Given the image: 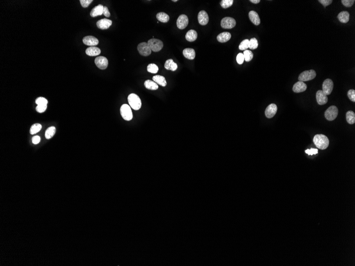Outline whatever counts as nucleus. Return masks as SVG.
Returning a JSON list of instances; mask_svg holds the SVG:
<instances>
[{
	"instance_id": "obj_41",
	"label": "nucleus",
	"mask_w": 355,
	"mask_h": 266,
	"mask_svg": "<svg viewBox=\"0 0 355 266\" xmlns=\"http://www.w3.org/2000/svg\"><path fill=\"white\" fill-rule=\"evenodd\" d=\"M47 108V105H38L36 110L38 112L42 113L45 111L46 110Z\"/></svg>"
},
{
	"instance_id": "obj_13",
	"label": "nucleus",
	"mask_w": 355,
	"mask_h": 266,
	"mask_svg": "<svg viewBox=\"0 0 355 266\" xmlns=\"http://www.w3.org/2000/svg\"><path fill=\"white\" fill-rule=\"evenodd\" d=\"M316 100L320 105L326 104L328 101V98L326 94L322 90H318L316 93Z\"/></svg>"
},
{
	"instance_id": "obj_20",
	"label": "nucleus",
	"mask_w": 355,
	"mask_h": 266,
	"mask_svg": "<svg viewBox=\"0 0 355 266\" xmlns=\"http://www.w3.org/2000/svg\"><path fill=\"white\" fill-rule=\"evenodd\" d=\"M101 52L100 48L95 46H91L86 50V53L90 56H97L100 54Z\"/></svg>"
},
{
	"instance_id": "obj_47",
	"label": "nucleus",
	"mask_w": 355,
	"mask_h": 266,
	"mask_svg": "<svg viewBox=\"0 0 355 266\" xmlns=\"http://www.w3.org/2000/svg\"><path fill=\"white\" fill-rule=\"evenodd\" d=\"M250 2H252L253 3H254V4H257L261 2V1L260 0H250Z\"/></svg>"
},
{
	"instance_id": "obj_35",
	"label": "nucleus",
	"mask_w": 355,
	"mask_h": 266,
	"mask_svg": "<svg viewBox=\"0 0 355 266\" xmlns=\"http://www.w3.org/2000/svg\"><path fill=\"white\" fill-rule=\"evenodd\" d=\"M147 71L152 73H156L158 71V68L156 65L153 63L150 64L147 66Z\"/></svg>"
},
{
	"instance_id": "obj_34",
	"label": "nucleus",
	"mask_w": 355,
	"mask_h": 266,
	"mask_svg": "<svg viewBox=\"0 0 355 266\" xmlns=\"http://www.w3.org/2000/svg\"><path fill=\"white\" fill-rule=\"evenodd\" d=\"M233 3V0H222L220 2V4L223 8H228L232 5Z\"/></svg>"
},
{
	"instance_id": "obj_38",
	"label": "nucleus",
	"mask_w": 355,
	"mask_h": 266,
	"mask_svg": "<svg viewBox=\"0 0 355 266\" xmlns=\"http://www.w3.org/2000/svg\"><path fill=\"white\" fill-rule=\"evenodd\" d=\"M348 97H349V100H351L352 102H355V90L350 89L349 90L348 92Z\"/></svg>"
},
{
	"instance_id": "obj_5",
	"label": "nucleus",
	"mask_w": 355,
	"mask_h": 266,
	"mask_svg": "<svg viewBox=\"0 0 355 266\" xmlns=\"http://www.w3.org/2000/svg\"><path fill=\"white\" fill-rule=\"evenodd\" d=\"M151 50L154 52H158L163 47V43L160 40L152 38L149 40L147 43Z\"/></svg>"
},
{
	"instance_id": "obj_46",
	"label": "nucleus",
	"mask_w": 355,
	"mask_h": 266,
	"mask_svg": "<svg viewBox=\"0 0 355 266\" xmlns=\"http://www.w3.org/2000/svg\"><path fill=\"white\" fill-rule=\"evenodd\" d=\"M103 15H104L105 17L108 18V17H110V13L109 12L108 8L106 6H104V9H103Z\"/></svg>"
},
{
	"instance_id": "obj_17",
	"label": "nucleus",
	"mask_w": 355,
	"mask_h": 266,
	"mask_svg": "<svg viewBox=\"0 0 355 266\" xmlns=\"http://www.w3.org/2000/svg\"><path fill=\"white\" fill-rule=\"evenodd\" d=\"M307 89V85L305 82L302 81H298L295 83L293 88V92L296 93H299L305 91Z\"/></svg>"
},
{
	"instance_id": "obj_10",
	"label": "nucleus",
	"mask_w": 355,
	"mask_h": 266,
	"mask_svg": "<svg viewBox=\"0 0 355 266\" xmlns=\"http://www.w3.org/2000/svg\"><path fill=\"white\" fill-rule=\"evenodd\" d=\"M96 65L101 70H105L108 66V60L104 56H98L95 60Z\"/></svg>"
},
{
	"instance_id": "obj_4",
	"label": "nucleus",
	"mask_w": 355,
	"mask_h": 266,
	"mask_svg": "<svg viewBox=\"0 0 355 266\" xmlns=\"http://www.w3.org/2000/svg\"><path fill=\"white\" fill-rule=\"evenodd\" d=\"M339 110L335 106H331L325 112V117L328 121H333L336 119L338 115Z\"/></svg>"
},
{
	"instance_id": "obj_23",
	"label": "nucleus",
	"mask_w": 355,
	"mask_h": 266,
	"mask_svg": "<svg viewBox=\"0 0 355 266\" xmlns=\"http://www.w3.org/2000/svg\"><path fill=\"white\" fill-rule=\"evenodd\" d=\"M164 67L168 70L175 71L178 68V65L176 63L173 62L172 59H169L165 63Z\"/></svg>"
},
{
	"instance_id": "obj_33",
	"label": "nucleus",
	"mask_w": 355,
	"mask_h": 266,
	"mask_svg": "<svg viewBox=\"0 0 355 266\" xmlns=\"http://www.w3.org/2000/svg\"><path fill=\"white\" fill-rule=\"evenodd\" d=\"M258 46L257 40L255 38H252L251 40H249V48L251 50H255L257 48Z\"/></svg>"
},
{
	"instance_id": "obj_16",
	"label": "nucleus",
	"mask_w": 355,
	"mask_h": 266,
	"mask_svg": "<svg viewBox=\"0 0 355 266\" xmlns=\"http://www.w3.org/2000/svg\"><path fill=\"white\" fill-rule=\"evenodd\" d=\"M112 21L108 19H102L97 22L96 25L99 29L105 30L109 28L112 25Z\"/></svg>"
},
{
	"instance_id": "obj_40",
	"label": "nucleus",
	"mask_w": 355,
	"mask_h": 266,
	"mask_svg": "<svg viewBox=\"0 0 355 266\" xmlns=\"http://www.w3.org/2000/svg\"><path fill=\"white\" fill-rule=\"evenodd\" d=\"M355 0H342L341 2L346 7H351L355 3Z\"/></svg>"
},
{
	"instance_id": "obj_21",
	"label": "nucleus",
	"mask_w": 355,
	"mask_h": 266,
	"mask_svg": "<svg viewBox=\"0 0 355 266\" xmlns=\"http://www.w3.org/2000/svg\"><path fill=\"white\" fill-rule=\"evenodd\" d=\"M183 54L186 58L189 60H191L195 58V52L193 48H185V50L183 51Z\"/></svg>"
},
{
	"instance_id": "obj_2",
	"label": "nucleus",
	"mask_w": 355,
	"mask_h": 266,
	"mask_svg": "<svg viewBox=\"0 0 355 266\" xmlns=\"http://www.w3.org/2000/svg\"><path fill=\"white\" fill-rule=\"evenodd\" d=\"M128 101L130 106L135 110H139L141 108V100L136 94H131L128 97Z\"/></svg>"
},
{
	"instance_id": "obj_25",
	"label": "nucleus",
	"mask_w": 355,
	"mask_h": 266,
	"mask_svg": "<svg viewBox=\"0 0 355 266\" xmlns=\"http://www.w3.org/2000/svg\"><path fill=\"white\" fill-rule=\"evenodd\" d=\"M197 33L195 30L191 29L188 31L186 33V39L188 42H193L197 39Z\"/></svg>"
},
{
	"instance_id": "obj_31",
	"label": "nucleus",
	"mask_w": 355,
	"mask_h": 266,
	"mask_svg": "<svg viewBox=\"0 0 355 266\" xmlns=\"http://www.w3.org/2000/svg\"><path fill=\"white\" fill-rule=\"evenodd\" d=\"M42 125L40 124L39 123H36V124H34L31 126L30 128V133L31 135H34L36 133H37L39 131H41V130L42 129Z\"/></svg>"
},
{
	"instance_id": "obj_22",
	"label": "nucleus",
	"mask_w": 355,
	"mask_h": 266,
	"mask_svg": "<svg viewBox=\"0 0 355 266\" xmlns=\"http://www.w3.org/2000/svg\"><path fill=\"white\" fill-rule=\"evenodd\" d=\"M231 35L229 32H223L217 36V40L220 43H225L230 40Z\"/></svg>"
},
{
	"instance_id": "obj_9",
	"label": "nucleus",
	"mask_w": 355,
	"mask_h": 266,
	"mask_svg": "<svg viewBox=\"0 0 355 266\" xmlns=\"http://www.w3.org/2000/svg\"><path fill=\"white\" fill-rule=\"evenodd\" d=\"M323 92H324L326 95H329L331 94L333 89V82L332 80L330 79H327L323 82L322 85Z\"/></svg>"
},
{
	"instance_id": "obj_14",
	"label": "nucleus",
	"mask_w": 355,
	"mask_h": 266,
	"mask_svg": "<svg viewBox=\"0 0 355 266\" xmlns=\"http://www.w3.org/2000/svg\"><path fill=\"white\" fill-rule=\"evenodd\" d=\"M83 44L90 46H95L98 44V40L92 36H87L83 38Z\"/></svg>"
},
{
	"instance_id": "obj_45",
	"label": "nucleus",
	"mask_w": 355,
	"mask_h": 266,
	"mask_svg": "<svg viewBox=\"0 0 355 266\" xmlns=\"http://www.w3.org/2000/svg\"><path fill=\"white\" fill-rule=\"evenodd\" d=\"M40 141H41V138L40 137V136L36 135V136H34L32 138V142L35 145H37V144H39Z\"/></svg>"
},
{
	"instance_id": "obj_7",
	"label": "nucleus",
	"mask_w": 355,
	"mask_h": 266,
	"mask_svg": "<svg viewBox=\"0 0 355 266\" xmlns=\"http://www.w3.org/2000/svg\"><path fill=\"white\" fill-rule=\"evenodd\" d=\"M137 50L138 51L139 54L142 56H149L152 53V50H151V48L148 45L147 43H146V42H142L141 43L138 44V47H137Z\"/></svg>"
},
{
	"instance_id": "obj_28",
	"label": "nucleus",
	"mask_w": 355,
	"mask_h": 266,
	"mask_svg": "<svg viewBox=\"0 0 355 266\" xmlns=\"http://www.w3.org/2000/svg\"><path fill=\"white\" fill-rule=\"evenodd\" d=\"M156 18L158 19V21H161V23H168L170 20V17L169 16V15H167L165 13L162 12L158 13V14L156 15Z\"/></svg>"
},
{
	"instance_id": "obj_24",
	"label": "nucleus",
	"mask_w": 355,
	"mask_h": 266,
	"mask_svg": "<svg viewBox=\"0 0 355 266\" xmlns=\"http://www.w3.org/2000/svg\"><path fill=\"white\" fill-rule=\"evenodd\" d=\"M349 17L350 15L348 11H342L338 16V19L341 23H346L349 21Z\"/></svg>"
},
{
	"instance_id": "obj_43",
	"label": "nucleus",
	"mask_w": 355,
	"mask_h": 266,
	"mask_svg": "<svg viewBox=\"0 0 355 266\" xmlns=\"http://www.w3.org/2000/svg\"><path fill=\"white\" fill-rule=\"evenodd\" d=\"M305 152L309 155H315L318 153V149H315V148H311V149H307L305 150Z\"/></svg>"
},
{
	"instance_id": "obj_37",
	"label": "nucleus",
	"mask_w": 355,
	"mask_h": 266,
	"mask_svg": "<svg viewBox=\"0 0 355 266\" xmlns=\"http://www.w3.org/2000/svg\"><path fill=\"white\" fill-rule=\"evenodd\" d=\"M36 104L37 105H47L48 104V100L44 97H40L36 100Z\"/></svg>"
},
{
	"instance_id": "obj_19",
	"label": "nucleus",
	"mask_w": 355,
	"mask_h": 266,
	"mask_svg": "<svg viewBox=\"0 0 355 266\" xmlns=\"http://www.w3.org/2000/svg\"><path fill=\"white\" fill-rule=\"evenodd\" d=\"M249 18L250 20L254 25L258 26L261 23V20L257 13L255 11H251L249 13Z\"/></svg>"
},
{
	"instance_id": "obj_3",
	"label": "nucleus",
	"mask_w": 355,
	"mask_h": 266,
	"mask_svg": "<svg viewBox=\"0 0 355 266\" xmlns=\"http://www.w3.org/2000/svg\"><path fill=\"white\" fill-rule=\"evenodd\" d=\"M121 115L126 121H130L133 117L131 107L127 104H123L120 108Z\"/></svg>"
},
{
	"instance_id": "obj_1",
	"label": "nucleus",
	"mask_w": 355,
	"mask_h": 266,
	"mask_svg": "<svg viewBox=\"0 0 355 266\" xmlns=\"http://www.w3.org/2000/svg\"><path fill=\"white\" fill-rule=\"evenodd\" d=\"M313 142L316 146L320 149H325L329 145L328 138L322 134L316 135L314 137Z\"/></svg>"
},
{
	"instance_id": "obj_44",
	"label": "nucleus",
	"mask_w": 355,
	"mask_h": 266,
	"mask_svg": "<svg viewBox=\"0 0 355 266\" xmlns=\"http://www.w3.org/2000/svg\"><path fill=\"white\" fill-rule=\"evenodd\" d=\"M318 2H320L322 5H323L325 7L328 6V5L331 4L332 3L333 1L332 0H318Z\"/></svg>"
},
{
	"instance_id": "obj_11",
	"label": "nucleus",
	"mask_w": 355,
	"mask_h": 266,
	"mask_svg": "<svg viewBox=\"0 0 355 266\" xmlns=\"http://www.w3.org/2000/svg\"><path fill=\"white\" fill-rule=\"evenodd\" d=\"M189 23L188 18L186 15H181L177 20V26L179 29H183L187 27Z\"/></svg>"
},
{
	"instance_id": "obj_42",
	"label": "nucleus",
	"mask_w": 355,
	"mask_h": 266,
	"mask_svg": "<svg viewBox=\"0 0 355 266\" xmlns=\"http://www.w3.org/2000/svg\"><path fill=\"white\" fill-rule=\"evenodd\" d=\"M93 2V0H80V2L83 8H87L89 4Z\"/></svg>"
},
{
	"instance_id": "obj_26",
	"label": "nucleus",
	"mask_w": 355,
	"mask_h": 266,
	"mask_svg": "<svg viewBox=\"0 0 355 266\" xmlns=\"http://www.w3.org/2000/svg\"><path fill=\"white\" fill-rule=\"evenodd\" d=\"M153 80L155 82H156L157 84L160 85L162 86V87H165L167 85L165 78L162 75H155L153 77Z\"/></svg>"
},
{
	"instance_id": "obj_8",
	"label": "nucleus",
	"mask_w": 355,
	"mask_h": 266,
	"mask_svg": "<svg viewBox=\"0 0 355 266\" xmlns=\"http://www.w3.org/2000/svg\"><path fill=\"white\" fill-rule=\"evenodd\" d=\"M236 25V21L235 19L231 17H225L223 18L221 22V26L224 29H232Z\"/></svg>"
},
{
	"instance_id": "obj_39",
	"label": "nucleus",
	"mask_w": 355,
	"mask_h": 266,
	"mask_svg": "<svg viewBox=\"0 0 355 266\" xmlns=\"http://www.w3.org/2000/svg\"><path fill=\"white\" fill-rule=\"evenodd\" d=\"M236 59H237V63L239 65H242L245 61V57H244L243 53H240L238 54Z\"/></svg>"
},
{
	"instance_id": "obj_30",
	"label": "nucleus",
	"mask_w": 355,
	"mask_h": 266,
	"mask_svg": "<svg viewBox=\"0 0 355 266\" xmlns=\"http://www.w3.org/2000/svg\"><path fill=\"white\" fill-rule=\"evenodd\" d=\"M56 132V129L54 127L48 128L45 132V137L47 139H50L54 136Z\"/></svg>"
},
{
	"instance_id": "obj_6",
	"label": "nucleus",
	"mask_w": 355,
	"mask_h": 266,
	"mask_svg": "<svg viewBox=\"0 0 355 266\" xmlns=\"http://www.w3.org/2000/svg\"><path fill=\"white\" fill-rule=\"evenodd\" d=\"M316 76V73L314 70H310L301 73L298 77L299 81L304 82L313 80Z\"/></svg>"
},
{
	"instance_id": "obj_12",
	"label": "nucleus",
	"mask_w": 355,
	"mask_h": 266,
	"mask_svg": "<svg viewBox=\"0 0 355 266\" xmlns=\"http://www.w3.org/2000/svg\"><path fill=\"white\" fill-rule=\"evenodd\" d=\"M278 110L277 106L275 104H271L267 107L265 111V114L266 117L268 119L272 118L276 114Z\"/></svg>"
},
{
	"instance_id": "obj_48",
	"label": "nucleus",
	"mask_w": 355,
	"mask_h": 266,
	"mask_svg": "<svg viewBox=\"0 0 355 266\" xmlns=\"http://www.w3.org/2000/svg\"><path fill=\"white\" fill-rule=\"evenodd\" d=\"M172 1H173V2H178V0H174V1H173V0Z\"/></svg>"
},
{
	"instance_id": "obj_32",
	"label": "nucleus",
	"mask_w": 355,
	"mask_h": 266,
	"mask_svg": "<svg viewBox=\"0 0 355 266\" xmlns=\"http://www.w3.org/2000/svg\"><path fill=\"white\" fill-rule=\"evenodd\" d=\"M243 55L245 57V60L246 62H249L253 58V53L249 50H245L243 52Z\"/></svg>"
},
{
	"instance_id": "obj_15",
	"label": "nucleus",
	"mask_w": 355,
	"mask_h": 266,
	"mask_svg": "<svg viewBox=\"0 0 355 266\" xmlns=\"http://www.w3.org/2000/svg\"><path fill=\"white\" fill-rule=\"evenodd\" d=\"M198 20L201 25L205 26L207 25L209 20L208 13L205 11H201L198 15Z\"/></svg>"
},
{
	"instance_id": "obj_18",
	"label": "nucleus",
	"mask_w": 355,
	"mask_h": 266,
	"mask_svg": "<svg viewBox=\"0 0 355 266\" xmlns=\"http://www.w3.org/2000/svg\"><path fill=\"white\" fill-rule=\"evenodd\" d=\"M103 9H104V6L101 4H99L97 6H96L91 10V13H90L91 16V17H96L98 16H101V15H103Z\"/></svg>"
},
{
	"instance_id": "obj_29",
	"label": "nucleus",
	"mask_w": 355,
	"mask_h": 266,
	"mask_svg": "<svg viewBox=\"0 0 355 266\" xmlns=\"http://www.w3.org/2000/svg\"><path fill=\"white\" fill-rule=\"evenodd\" d=\"M346 120L347 122L350 124H353L355 123V114L352 110L348 111L346 113Z\"/></svg>"
},
{
	"instance_id": "obj_27",
	"label": "nucleus",
	"mask_w": 355,
	"mask_h": 266,
	"mask_svg": "<svg viewBox=\"0 0 355 266\" xmlns=\"http://www.w3.org/2000/svg\"><path fill=\"white\" fill-rule=\"evenodd\" d=\"M144 86L147 89L152 90H157L158 88L157 83L155 82L154 81L150 80H146L144 82Z\"/></svg>"
},
{
	"instance_id": "obj_36",
	"label": "nucleus",
	"mask_w": 355,
	"mask_h": 266,
	"mask_svg": "<svg viewBox=\"0 0 355 266\" xmlns=\"http://www.w3.org/2000/svg\"><path fill=\"white\" fill-rule=\"evenodd\" d=\"M249 40H243V41H242L240 44L239 45V50L245 51L249 48Z\"/></svg>"
}]
</instances>
